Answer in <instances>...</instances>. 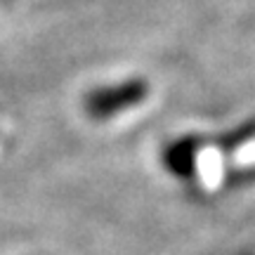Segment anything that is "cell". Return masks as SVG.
I'll list each match as a JSON object with an SVG mask.
<instances>
[{
	"instance_id": "6da1fadb",
	"label": "cell",
	"mask_w": 255,
	"mask_h": 255,
	"mask_svg": "<svg viewBox=\"0 0 255 255\" xmlns=\"http://www.w3.org/2000/svg\"><path fill=\"white\" fill-rule=\"evenodd\" d=\"M146 92H149V88L144 81H128L116 85V88H104V90H97L90 95L88 111L97 119H107V116H114L128 107H137L146 97Z\"/></svg>"
},
{
	"instance_id": "7a4b0ae2",
	"label": "cell",
	"mask_w": 255,
	"mask_h": 255,
	"mask_svg": "<svg viewBox=\"0 0 255 255\" xmlns=\"http://www.w3.org/2000/svg\"><path fill=\"white\" fill-rule=\"evenodd\" d=\"M196 139H189V137H184L180 142H175L173 146H168V151H165V165H168V170L175 175H180V177H189L194 173V168H196Z\"/></svg>"
}]
</instances>
